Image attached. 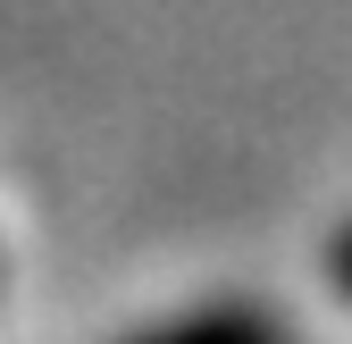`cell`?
Here are the masks:
<instances>
[{
  "label": "cell",
  "mask_w": 352,
  "mask_h": 344,
  "mask_svg": "<svg viewBox=\"0 0 352 344\" xmlns=\"http://www.w3.org/2000/svg\"><path fill=\"white\" fill-rule=\"evenodd\" d=\"M126 344H285V327L269 311H252V303H210V311H185V319L143 327Z\"/></svg>",
  "instance_id": "1"
},
{
  "label": "cell",
  "mask_w": 352,
  "mask_h": 344,
  "mask_svg": "<svg viewBox=\"0 0 352 344\" xmlns=\"http://www.w3.org/2000/svg\"><path fill=\"white\" fill-rule=\"evenodd\" d=\"M327 269H336V286H344V294H352V227H344V235H336V244H327Z\"/></svg>",
  "instance_id": "2"
}]
</instances>
